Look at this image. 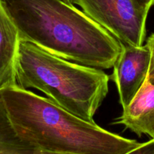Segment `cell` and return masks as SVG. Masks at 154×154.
<instances>
[{"mask_svg": "<svg viewBox=\"0 0 154 154\" xmlns=\"http://www.w3.org/2000/svg\"><path fill=\"white\" fill-rule=\"evenodd\" d=\"M133 153H153L154 154V139L151 138V140L147 142L141 143V146L136 149Z\"/></svg>", "mask_w": 154, "mask_h": 154, "instance_id": "30bf717a", "label": "cell"}, {"mask_svg": "<svg viewBox=\"0 0 154 154\" xmlns=\"http://www.w3.org/2000/svg\"><path fill=\"white\" fill-rule=\"evenodd\" d=\"M147 45H148L150 51V67H149L147 80L150 84L154 86V33L148 38Z\"/></svg>", "mask_w": 154, "mask_h": 154, "instance_id": "9c48e42d", "label": "cell"}, {"mask_svg": "<svg viewBox=\"0 0 154 154\" xmlns=\"http://www.w3.org/2000/svg\"><path fill=\"white\" fill-rule=\"evenodd\" d=\"M19 32L0 0V91L17 85L16 62Z\"/></svg>", "mask_w": 154, "mask_h": 154, "instance_id": "52a82bcc", "label": "cell"}, {"mask_svg": "<svg viewBox=\"0 0 154 154\" xmlns=\"http://www.w3.org/2000/svg\"><path fill=\"white\" fill-rule=\"evenodd\" d=\"M140 5L150 10V8L154 5V0H135Z\"/></svg>", "mask_w": 154, "mask_h": 154, "instance_id": "8fae6325", "label": "cell"}, {"mask_svg": "<svg viewBox=\"0 0 154 154\" xmlns=\"http://www.w3.org/2000/svg\"><path fill=\"white\" fill-rule=\"evenodd\" d=\"M62 1H63L64 2L67 3V4H69V5H74L73 3H72V0H62Z\"/></svg>", "mask_w": 154, "mask_h": 154, "instance_id": "7c38bea8", "label": "cell"}, {"mask_svg": "<svg viewBox=\"0 0 154 154\" xmlns=\"http://www.w3.org/2000/svg\"><path fill=\"white\" fill-rule=\"evenodd\" d=\"M17 135L39 154H129L141 146L17 85L0 91Z\"/></svg>", "mask_w": 154, "mask_h": 154, "instance_id": "7a4b0ae2", "label": "cell"}, {"mask_svg": "<svg viewBox=\"0 0 154 154\" xmlns=\"http://www.w3.org/2000/svg\"><path fill=\"white\" fill-rule=\"evenodd\" d=\"M123 45L141 46L148 9L135 0H72Z\"/></svg>", "mask_w": 154, "mask_h": 154, "instance_id": "277c9868", "label": "cell"}, {"mask_svg": "<svg viewBox=\"0 0 154 154\" xmlns=\"http://www.w3.org/2000/svg\"><path fill=\"white\" fill-rule=\"evenodd\" d=\"M0 154H39L15 131L0 96Z\"/></svg>", "mask_w": 154, "mask_h": 154, "instance_id": "ba28073f", "label": "cell"}, {"mask_svg": "<svg viewBox=\"0 0 154 154\" xmlns=\"http://www.w3.org/2000/svg\"><path fill=\"white\" fill-rule=\"evenodd\" d=\"M110 76L97 68L74 63L20 40L17 85L40 90L51 101L89 122L108 93Z\"/></svg>", "mask_w": 154, "mask_h": 154, "instance_id": "3957f363", "label": "cell"}, {"mask_svg": "<svg viewBox=\"0 0 154 154\" xmlns=\"http://www.w3.org/2000/svg\"><path fill=\"white\" fill-rule=\"evenodd\" d=\"M150 62L148 45H123V49L114 63L110 79L117 86L122 108H125L147 80Z\"/></svg>", "mask_w": 154, "mask_h": 154, "instance_id": "5b68a950", "label": "cell"}, {"mask_svg": "<svg viewBox=\"0 0 154 154\" xmlns=\"http://www.w3.org/2000/svg\"><path fill=\"white\" fill-rule=\"evenodd\" d=\"M114 124H120L141 136L154 139V86L146 80L131 103Z\"/></svg>", "mask_w": 154, "mask_h": 154, "instance_id": "8992f818", "label": "cell"}, {"mask_svg": "<svg viewBox=\"0 0 154 154\" xmlns=\"http://www.w3.org/2000/svg\"><path fill=\"white\" fill-rule=\"evenodd\" d=\"M22 41L90 67L114 66L123 44L74 5L62 0H1Z\"/></svg>", "mask_w": 154, "mask_h": 154, "instance_id": "6da1fadb", "label": "cell"}]
</instances>
